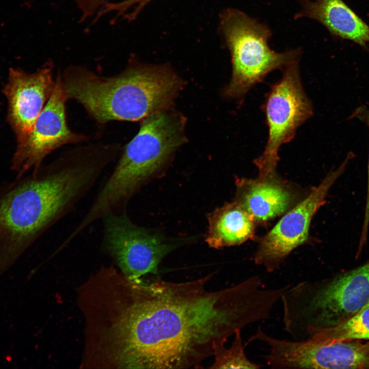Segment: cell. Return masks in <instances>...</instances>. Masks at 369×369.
<instances>
[{"label":"cell","instance_id":"5b68a950","mask_svg":"<svg viewBox=\"0 0 369 369\" xmlns=\"http://www.w3.org/2000/svg\"><path fill=\"white\" fill-rule=\"evenodd\" d=\"M280 301L283 329L293 340L336 325L369 303V260L330 278L291 284Z\"/></svg>","mask_w":369,"mask_h":369},{"label":"cell","instance_id":"d6986e66","mask_svg":"<svg viewBox=\"0 0 369 369\" xmlns=\"http://www.w3.org/2000/svg\"><path fill=\"white\" fill-rule=\"evenodd\" d=\"M357 119L366 125L369 131V108L362 105L357 107L348 117V119ZM364 213L369 216V153L367 165V193L365 205Z\"/></svg>","mask_w":369,"mask_h":369},{"label":"cell","instance_id":"ffe728a7","mask_svg":"<svg viewBox=\"0 0 369 369\" xmlns=\"http://www.w3.org/2000/svg\"><path fill=\"white\" fill-rule=\"evenodd\" d=\"M152 0H126L125 4L129 8L133 9L134 14H139Z\"/></svg>","mask_w":369,"mask_h":369},{"label":"cell","instance_id":"2e32d148","mask_svg":"<svg viewBox=\"0 0 369 369\" xmlns=\"http://www.w3.org/2000/svg\"><path fill=\"white\" fill-rule=\"evenodd\" d=\"M308 339L324 343L356 339L369 340V303L339 324L312 332L306 339Z\"/></svg>","mask_w":369,"mask_h":369},{"label":"cell","instance_id":"8992f818","mask_svg":"<svg viewBox=\"0 0 369 369\" xmlns=\"http://www.w3.org/2000/svg\"><path fill=\"white\" fill-rule=\"evenodd\" d=\"M220 29L232 57V77L223 90L227 97H242L269 73L299 59L298 50L277 53L270 49V30L238 10L222 12Z\"/></svg>","mask_w":369,"mask_h":369},{"label":"cell","instance_id":"6da1fadb","mask_svg":"<svg viewBox=\"0 0 369 369\" xmlns=\"http://www.w3.org/2000/svg\"><path fill=\"white\" fill-rule=\"evenodd\" d=\"M213 276L183 282L127 279L116 331L122 366L201 368L237 330L269 319L271 302L258 276L209 291L206 285Z\"/></svg>","mask_w":369,"mask_h":369},{"label":"cell","instance_id":"7c38bea8","mask_svg":"<svg viewBox=\"0 0 369 369\" xmlns=\"http://www.w3.org/2000/svg\"><path fill=\"white\" fill-rule=\"evenodd\" d=\"M51 61L33 73L11 68L3 92L8 102L7 120L17 144L24 141L49 98L55 84Z\"/></svg>","mask_w":369,"mask_h":369},{"label":"cell","instance_id":"277c9868","mask_svg":"<svg viewBox=\"0 0 369 369\" xmlns=\"http://www.w3.org/2000/svg\"><path fill=\"white\" fill-rule=\"evenodd\" d=\"M183 130L180 116L166 110L144 118L88 209V217L96 221L125 211L129 199L181 144Z\"/></svg>","mask_w":369,"mask_h":369},{"label":"cell","instance_id":"ac0fdd59","mask_svg":"<svg viewBox=\"0 0 369 369\" xmlns=\"http://www.w3.org/2000/svg\"><path fill=\"white\" fill-rule=\"evenodd\" d=\"M80 11L79 22H84L93 16L107 2L106 0H74Z\"/></svg>","mask_w":369,"mask_h":369},{"label":"cell","instance_id":"7a4b0ae2","mask_svg":"<svg viewBox=\"0 0 369 369\" xmlns=\"http://www.w3.org/2000/svg\"><path fill=\"white\" fill-rule=\"evenodd\" d=\"M91 146L66 152L0 186V262L14 259L70 213L109 166Z\"/></svg>","mask_w":369,"mask_h":369},{"label":"cell","instance_id":"ba28073f","mask_svg":"<svg viewBox=\"0 0 369 369\" xmlns=\"http://www.w3.org/2000/svg\"><path fill=\"white\" fill-rule=\"evenodd\" d=\"M102 246L113 257L126 278L158 275L161 260L177 246L161 235L134 223L126 211L105 215Z\"/></svg>","mask_w":369,"mask_h":369},{"label":"cell","instance_id":"5bb4252c","mask_svg":"<svg viewBox=\"0 0 369 369\" xmlns=\"http://www.w3.org/2000/svg\"><path fill=\"white\" fill-rule=\"evenodd\" d=\"M301 13L319 22L335 35L361 46L369 42V26L342 0L306 2Z\"/></svg>","mask_w":369,"mask_h":369},{"label":"cell","instance_id":"8fae6325","mask_svg":"<svg viewBox=\"0 0 369 369\" xmlns=\"http://www.w3.org/2000/svg\"><path fill=\"white\" fill-rule=\"evenodd\" d=\"M258 341L268 352L262 356L271 368H351L357 355L348 341L324 343L313 339L294 340L277 338L258 326L247 344Z\"/></svg>","mask_w":369,"mask_h":369},{"label":"cell","instance_id":"e0dca14e","mask_svg":"<svg viewBox=\"0 0 369 369\" xmlns=\"http://www.w3.org/2000/svg\"><path fill=\"white\" fill-rule=\"evenodd\" d=\"M241 330H237L234 338L229 347L225 343L218 345L215 348L213 356L214 362L210 368H260L262 366L248 358L245 353L246 344H243Z\"/></svg>","mask_w":369,"mask_h":369},{"label":"cell","instance_id":"9c48e42d","mask_svg":"<svg viewBox=\"0 0 369 369\" xmlns=\"http://www.w3.org/2000/svg\"><path fill=\"white\" fill-rule=\"evenodd\" d=\"M355 156L353 152L347 153L337 169L330 171L306 197L284 214L261 238L254 255L256 264L262 266L268 273H273L279 269L294 249L307 241L314 215L324 204L331 188Z\"/></svg>","mask_w":369,"mask_h":369},{"label":"cell","instance_id":"30bf717a","mask_svg":"<svg viewBox=\"0 0 369 369\" xmlns=\"http://www.w3.org/2000/svg\"><path fill=\"white\" fill-rule=\"evenodd\" d=\"M67 98L58 75L52 93L37 118L33 128L22 142L17 144L10 169L21 177L37 168L52 152L69 144L83 142L87 136L72 131L66 120Z\"/></svg>","mask_w":369,"mask_h":369},{"label":"cell","instance_id":"4fadbf2b","mask_svg":"<svg viewBox=\"0 0 369 369\" xmlns=\"http://www.w3.org/2000/svg\"><path fill=\"white\" fill-rule=\"evenodd\" d=\"M237 202L257 222L280 216L299 201V194L291 184L276 175L236 180Z\"/></svg>","mask_w":369,"mask_h":369},{"label":"cell","instance_id":"9a60e30c","mask_svg":"<svg viewBox=\"0 0 369 369\" xmlns=\"http://www.w3.org/2000/svg\"><path fill=\"white\" fill-rule=\"evenodd\" d=\"M205 241L212 248L239 245L252 238L256 222L236 201L218 208L208 216Z\"/></svg>","mask_w":369,"mask_h":369},{"label":"cell","instance_id":"52a82bcc","mask_svg":"<svg viewBox=\"0 0 369 369\" xmlns=\"http://www.w3.org/2000/svg\"><path fill=\"white\" fill-rule=\"evenodd\" d=\"M268 128L266 144L254 160L261 177L276 174L280 147L291 142L297 129L314 114L302 84L298 59L284 68L281 79L272 85L262 106Z\"/></svg>","mask_w":369,"mask_h":369},{"label":"cell","instance_id":"3957f363","mask_svg":"<svg viewBox=\"0 0 369 369\" xmlns=\"http://www.w3.org/2000/svg\"><path fill=\"white\" fill-rule=\"evenodd\" d=\"M60 78L68 99L80 104L101 124L138 121L165 110L182 86L180 78L168 65L133 61L113 76H101L84 67L71 66Z\"/></svg>","mask_w":369,"mask_h":369}]
</instances>
